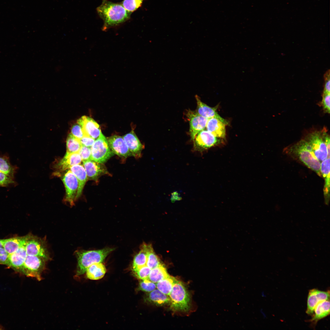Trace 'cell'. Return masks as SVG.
<instances>
[{
  "label": "cell",
  "instance_id": "25",
  "mask_svg": "<svg viewBox=\"0 0 330 330\" xmlns=\"http://www.w3.org/2000/svg\"><path fill=\"white\" fill-rule=\"evenodd\" d=\"M87 277L92 280H98L102 278L106 272V269L101 263L92 264L86 271Z\"/></svg>",
  "mask_w": 330,
  "mask_h": 330
},
{
  "label": "cell",
  "instance_id": "5",
  "mask_svg": "<svg viewBox=\"0 0 330 330\" xmlns=\"http://www.w3.org/2000/svg\"><path fill=\"white\" fill-rule=\"evenodd\" d=\"M91 160L103 163L107 161L114 153L111 150L107 139L101 133L91 147Z\"/></svg>",
  "mask_w": 330,
  "mask_h": 330
},
{
  "label": "cell",
  "instance_id": "35",
  "mask_svg": "<svg viewBox=\"0 0 330 330\" xmlns=\"http://www.w3.org/2000/svg\"><path fill=\"white\" fill-rule=\"evenodd\" d=\"M151 270L146 265H145L139 268L134 273L137 277L142 280H147Z\"/></svg>",
  "mask_w": 330,
  "mask_h": 330
},
{
  "label": "cell",
  "instance_id": "27",
  "mask_svg": "<svg viewBox=\"0 0 330 330\" xmlns=\"http://www.w3.org/2000/svg\"><path fill=\"white\" fill-rule=\"evenodd\" d=\"M166 269L162 264L151 270L148 279L149 281L156 283L169 276Z\"/></svg>",
  "mask_w": 330,
  "mask_h": 330
},
{
  "label": "cell",
  "instance_id": "28",
  "mask_svg": "<svg viewBox=\"0 0 330 330\" xmlns=\"http://www.w3.org/2000/svg\"><path fill=\"white\" fill-rule=\"evenodd\" d=\"M148 299L149 301L157 305H163L170 303L169 296L157 289L149 292Z\"/></svg>",
  "mask_w": 330,
  "mask_h": 330
},
{
  "label": "cell",
  "instance_id": "12",
  "mask_svg": "<svg viewBox=\"0 0 330 330\" xmlns=\"http://www.w3.org/2000/svg\"><path fill=\"white\" fill-rule=\"evenodd\" d=\"M329 291L325 292L316 289L310 290L308 294L306 313L309 315H312L317 304L321 302L329 299Z\"/></svg>",
  "mask_w": 330,
  "mask_h": 330
},
{
  "label": "cell",
  "instance_id": "41",
  "mask_svg": "<svg viewBox=\"0 0 330 330\" xmlns=\"http://www.w3.org/2000/svg\"><path fill=\"white\" fill-rule=\"evenodd\" d=\"M322 136L326 146L328 158H330V137L327 134L325 130L322 131Z\"/></svg>",
  "mask_w": 330,
  "mask_h": 330
},
{
  "label": "cell",
  "instance_id": "42",
  "mask_svg": "<svg viewBox=\"0 0 330 330\" xmlns=\"http://www.w3.org/2000/svg\"><path fill=\"white\" fill-rule=\"evenodd\" d=\"M325 82L323 93L330 94L329 70L328 71L324 76Z\"/></svg>",
  "mask_w": 330,
  "mask_h": 330
},
{
  "label": "cell",
  "instance_id": "1",
  "mask_svg": "<svg viewBox=\"0 0 330 330\" xmlns=\"http://www.w3.org/2000/svg\"><path fill=\"white\" fill-rule=\"evenodd\" d=\"M97 11L104 21L102 30L105 31L126 21L129 19L131 14L121 3H113L108 0H102Z\"/></svg>",
  "mask_w": 330,
  "mask_h": 330
},
{
  "label": "cell",
  "instance_id": "16",
  "mask_svg": "<svg viewBox=\"0 0 330 330\" xmlns=\"http://www.w3.org/2000/svg\"><path fill=\"white\" fill-rule=\"evenodd\" d=\"M123 138L131 155L136 158L139 157L144 147L134 131L132 130L124 135Z\"/></svg>",
  "mask_w": 330,
  "mask_h": 330
},
{
  "label": "cell",
  "instance_id": "18",
  "mask_svg": "<svg viewBox=\"0 0 330 330\" xmlns=\"http://www.w3.org/2000/svg\"><path fill=\"white\" fill-rule=\"evenodd\" d=\"M226 125L220 120L212 118L208 119L206 127L207 131L215 137L224 138L226 135Z\"/></svg>",
  "mask_w": 330,
  "mask_h": 330
},
{
  "label": "cell",
  "instance_id": "21",
  "mask_svg": "<svg viewBox=\"0 0 330 330\" xmlns=\"http://www.w3.org/2000/svg\"><path fill=\"white\" fill-rule=\"evenodd\" d=\"M311 319L308 321L311 323L313 326L315 327L318 321L326 317L330 314L329 299L321 302L316 306Z\"/></svg>",
  "mask_w": 330,
  "mask_h": 330
},
{
  "label": "cell",
  "instance_id": "9",
  "mask_svg": "<svg viewBox=\"0 0 330 330\" xmlns=\"http://www.w3.org/2000/svg\"><path fill=\"white\" fill-rule=\"evenodd\" d=\"M219 138L204 130L196 135L193 141L194 147L196 150L203 151L219 144L221 141Z\"/></svg>",
  "mask_w": 330,
  "mask_h": 330
},
{
  "label": "cell",
  "instance_id": "43",
  "mask_svg": "<svg viewBox=\"0 0 330 330\" xmlns=\"http://www.w3.org/2000/svg\"><path fill=\"white\" fill-rule=\"evenodd\" d=\"M3 247L2 240H0V247Z\"/></svg>",
  "mask_w": 330,
  "mask_h": 330
},
{
  "label": "cell",
  "instance_id": "30",
  "mask_svg": "<svg viewBox=\"0 0 330 330\" xmlns=\"http://www.w3.org/2000/svg\"><path fill=\"white\" fill-rule=\"evenodd\" d=\"M82 145L79 139L69 134L66 140V152L73 153L79 152Z\"/></svg>",
  "mask_w": 330,
  "mask_h": 330
},
{
  "label": "cell",
  "instance_id": "2",
  "mask_svg": "<svg viewBox=\"0 0 330 330\" xmlns=\"http://www.w3.org/2000/svg\"><path fill=\"white\" fill-rule=\"evenodd\" d=\"M289 152L308 167L319 176H321V163L315 156L311 146L306 141L300 140L291 147Z\"/></svg>",
  "mask_w": 330,
  "mask_h": 330
},
{
  "label": "cell",
  "instance_id": "22",
  "mask_svg": "<svg viewBox=\"0 0 330 330\" xmlns=\"http://www.w3.org/2000/svg\"><path fill=\"white\" fill-rule=\"evenodd\" d=\"M70 170L76 177L79 184V187L76 197V200L81 196L84 187L87 180L86 172L84 166L80 164L71 167Z\"/></svg>",
  "mask_w": 330,
  "mask_h": 330
},
{
  "label": "cell",
  "instance_id": "14",
  "mask_svg": "<svg viewBox=\"0 0 330 330\" xmlns=\"http://www.w3.org/2000/svg\"><path fill=\"white\" fill-rule=\"evenodd\" d=\"M83 163L88 179L96 181L101 175L108 173L103 163L92 160L83 161Z\"/></svg>",
  "mask_w": 330,
  "mask_h": 330
},
{
  "label": "cell",
  "instance_id": "13",
  "mask_svg": "<svg viewBox=\"0 0 330 330\" xmlns=\"http://www.w3.org/2000/svg\"><path fill=\"white\" fill-rule=\"evenodd\" d=\"M107 139L109 147L113 153L125 158L132 156L123 137L114 135Z\"/></svg>",
  "mask_w": 330,
  "mask_h": 330
},
{
  "label": "cell",
  "instance_id": "11",
  "mask_svg": "<svg viewBox=\"0 0 330 330\" xmlns=\"http://www.w3.org/2000/svg\"><path fill=\"white\" fill-rule=\"evenodd\" d=\"M186 115L189 123L190 136L193 141L196 135L206 127L208 119L200 116L196 111L191 110H188Z\"/></svg>",
  "mask_w": 330,
  "mask_h": 330
},
{
  "label": "cell",
  "instance_id": "39",
  "mask_svg": "<svg viewBox=\"0 0 330 330\" xmlns=\"http://www.w3.org/2000/svg\"><path fill=\"white\" fill-rule=\"evenodd\" d=\"M82 146L91 148L94 144L95 140L92 138L85 135L79 139Z\"/></svg>",
  "mask_w": 330,
  "mask_h": 330
},
{
  "label": "cell",
  "instance_id": "20",
  "mask_svg": "<svg viewBox=\"0 0 330 330\" xmlns=\"http://www.w3.org/2000/svg\"><path fill=\"white\" fill-rule=\"evenodd\" d=\"M29 235L2 240V246L9 254H12L26 245Z\"/></svg>",
  "mask_w": 330,
  "mask_h": 330
},
{
  "label": "cell",
  "instance_id": "32",
  "mask_svg": "<svg viewBox=\"0 0 330 330\" xmlns=\"http://www.w3.org/2000/svg\"><path fill=\"white\" fill-rule=\"evenodd\" d=\"M143 0H123L121 4L124 8L130 13L141 7Z\"/></svg>",
  "mask_w": 330,
  "mask_h": 330
},
{
  "label": "cell",
  "instance_id": "37",
  "mask_svg": "<svg viewBox=\"0 0 330 330\" xmlns=\"http://www.w3.org/2000/svg\"><path fill=\"white\" fill-rule=\"evenodd\" d=\"M79 153L82 161L91 160V148L82 146Z\"/></svg>",
  "mask_w": 330,
  "mask_h": 330
},
{
  "label": "cell",
  "instance_id": "7",
  "mask_svg": "<svg viewBox=\"0 0 330 330\" xmlns=\"http://www.w3.org/2000/svg\"><path fill=\"white\" fill-rule=\"evenodd\" d=\"M306 140L310 145L314 155L321 163L328 158L327 149L323 138L322 131L311 133Z\"/></svg>",
  "mask_w": 330,
  "mask_h": 330
},
{
  "label": "cell",
  "instance_id": "29",
  "mask_svg": "<svg viewBox=\"0 0 330 330\" xmlns=\"http://www.w3.org/2000/svg\"><path fill=\"white\" fill-rule=\"evenodd\" d=\"M177 280L169 276L156 284V288L164 294L168 295Z\"/></svg>",
  "mask_w": 330,
  "mask_h": 330
},
{
  "label": "cell",
  "instance_id": "23",
  "mask_svg": "<svg viewBox=\"0 0 330 330\" xmlns=\"http://www.w3.org/2000/svg\"><path fill=\"white\" fill-rule=\"evenodd\" d=\"M82 161L79 152H66L64 156L58 163L57 167L61 171L70 169L72 166L80 164Z\"/></svg>",
  "mask_w": 330,
  "mask_h": 330
},
{
  "label": "cell",
  "instance_id": "17",
  "mask_svg": "<svg viewBox=\"0 0 330 330\" xmlns=\"http://www.w3.org/2000/svg\"><path fill=\"white\" fill-rule=\"evenodd\" d=\"M197 107L196 112L202 116L207 119L212 118H217L222 121L226 125L228 122L221 117L216 111L215 107H211L202 102L198 96L196 95Z\"/></svg>",
  "mask_w": 330,
  "mask_h": 330
},
{
  "label": "cell",
  "instance_id": "33",
  "mask_svg": "<svg viewBox=\"0 0 330 330\" xmlns=\"http://www.w3.org/2000/svg\"><path fill=\"white\" fill-rule=\"evenodd\" d=\"M16 184L14 178L0 172V186L8 187Z\"/></svg>",
  "mask_w": 330,
  "mask_h": 330
},
{
  "label": "cell",
  "instance_id": "24",
  "mask_svg": "<svg viewBox=\"0 0 330 330\" xmlns=\"http://www.w3.org/2000/svg\"><path fill=\"white\" fill-rule=\"evenodd\" d=\"M148 244L144 243L141 246L140 251L134 256L132 264V269L134 273L141 267L146 265Z\"/></svg>",
  "mask_w": 330,
  "mask_h": 330
},
{
  "label": "cell",
  "instance_id": "36",
  "mask_svg": "<svg viewBox=\"0 0 330 330\" xmlns=\"http://www.w3.org/2000/svg\"><path fill=\"white\" fill-rule=\"evenodd\" d=\"M75 138L80 139L85 135L81 126L77 122L74 124L71 129V133Z\"/></svg>",
  "mask_w": 330,
  "mask_h": 330
},
{
  "label": "cell",
  "instance_id": "40",
  "mask_svg": "<svg viewBox=\"0 0 330 330\" xmlns=\"http://www.w3.org/2000/svg\"><path fill=\"white\" fill-rule=\"evenodd\" d=\"M9 254L3 247H0V264L7 265Z\"/></svg>",
  "mask_w": 330,
  "mask_h": 330
},
{
  "label": "cell",
  "instance_id": "26",
  "mask_svg": "<svg viewBox=\"0 0 330 330\" xmlns=\"http://www.w3.org/2000/svg\"><path fill=\"white\" fill-rule=\"evenodd\" d=\"M17 167L10 163L7 154L0 153V172L14 178Z\"/></svg>",
  "mask_w": 330,
  "mask_h": 330
},
{
  "label": "cell",
  "instance_id": "31",
  "mask_svg": "<svg viewBox=\"0 0 330 330\" xmlns=\"http://www.w3.org/2000/svg\"><path fill=\"white\" fill-rule=\"evenodd\" d=\"M161 264L160 259L154 252L152 244H149L146 265L152 269Z\"/></svg>",
  "mask_w": 330,
  "mask_h": 330
},
{
  "label": "cell",
  "instance_id": "3",
  "mask_svg": "<svg viewBox=\"0 0 330 330\" xmlns=\"http://www.w3.org/2000/svg\"><path fill=\"white\" fill-rule=\"evenodd\" d=\"M112 248L88 251H79L76 252L78 260L76 275L84 274L87 268L93 264L101 263L112 251Z\"/></svg>",
  "mask_w": 330,
  "mask_h": 330
},
{
  "label": "cell",
  "instance_id": "38",
  "mask_svg": "<svg viewBox=\"0 0 330 330\" xmlns=\"http://www.w3.org/2000/svg\"><path fill=\"white\" fill-rule=\"evenodd\" d=\"M330 94L323 93L322 104L325 112L330 113Z\"/></svg>",
  "mask_w": 330,
  "mask_h": 330
},
{
  "label": "cell",
  "instance_id": "10",
  "mask_svg": "<svg viewBox=\"0 0 330 330\" xmlns=\"http://www.w3.org/2000/svg\"><path fill=\"white\" fill-rule=\"evenodd\" d=\"M25 247L27 255L38 256L46 260L49 258V254L44 242L38 237L29 235Z\"/></svg>",
  "mask_w": 330,
  "mask_h": 330
},
{
  "label": "cell",
  "instance_id": "6",
  "mask_svg": "<svg viewBox=\"0 0 330 330\" xmlns=\"http://www.w3.org/2000/svg\"><path fill=\"white\" fill-rule=\"evenodd\" d=\"M45 258L39 256L27 255L20 271L27 276L41 279L40 274L44 269Z\"/></svg>",
  "mask_w": 330,
  "mask_h": 330
},
{
  "label": "cell",
  "instance_id": "15",
  "mask_svg": "<svg viewBox=\"0 0 330 330\" xmlns=\"http://www.w3.org/2000/svg\"><path fill=\"white\" fill-rule=\"evenodd\" d=\"M77 123L82 127L85 135L95 140L97 139L102 133L99 125L91 117L83 116L77 120Z\"/></svg>",
  "mask_w": 330,
  "mask_h": 330
},
{
  "label": "cell",
  "instance_id": "19",
  "mask_svg": "<svg viewBox=\"0 0 330 330\" xmlns=\"http://www.w3.org/2000/svg\"><path fill=\"white\" fill-rule=\"evenodd\" d=\"M25 246V245L23 246L15 252L9 254L7 265L20 270L27 255Z\"/></svg>",
  "mask_w": 330,
  "mask_h": 330
},
{
  "label": "cell",
  "instance_id": "4",
  "mask_svg": "<svg viewBox=\"0 0 330 330\" xmlns=\"http://www.w3.org/2000/svg\"><path fill=\"white\" fill-rule=\"evenodd\" d=\"M170 299V306L176 311H188L190 308L189 295L180 281L176 280L168 295Z\"/></svg>",
  "mask_w": 330,
  "mask_h": 330
},
{
  "label": "cell",
  "instance_id": "34",
  "mask_svg": "<svg viewBox=\"0 0 330 330\" xmlns=\"http://www.w3.org/2000/svg\"><path fill=\"white\" fill-rule=\"evenodd\" d=\"M156 288V283L147 280H142L139 283V289L144 292H149Z\"/></svg>",
  "mask_w": 330,
  "mask_h": 330
},
{
  "label": "cell",
  "instance_id": "8",
  "mask_svg": "<svg viewBox=\"0 0 330 330\" xmlns=\"http://www.w3.org/2000/svg\"><path fill=\"white\" fill-rule=\"evenodd\" d=\"M61 179L64 185L66 196L65 201L71 205L74 204L79 187L78 180L70 170H68L63 175Z\"/></svg>",
  "mask_w": 330,
  "mask_h": 330
},
{
  "label": "cell",
  "instance_id": "44",
  "mask_svg": "<svg viewBox=\"0 0 330 330\" xmlns=\"http://www.w3.org/2000/svg\"><path fill=\"white\" fill-rule=\"evenodd\" d=\"M3 329L2 327L0 325V330H2Z\"/></svg>",
  "mask_w": 330,
  "mask_h": 330
}]
</instances>
